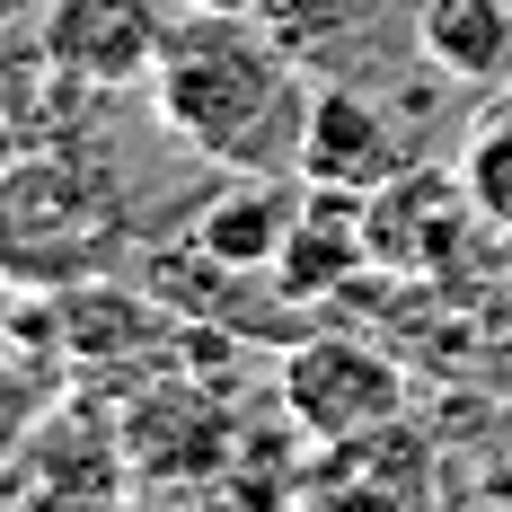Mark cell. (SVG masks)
<instances>
[{"instance_id": "6da1fadb", "label": "cell", "mask_w": 512, "mask_h": 512, "mask_svg": "<svg viewBox=\"0 0 512 512\" xmlns=\"http://www.w3.org/2000/svg\"><path fill=\"white\" fill-rule=\"evenodd\" d=\"M142 98L168 124V142H186L204 168L301 177L309 71H301V53L283 36H265L248 9H177Z\"/></svg>"}, {"instance_id": "7a4b0ae2", "label": "cell", "mask_w": 512, "mask_h": 512, "mask_svg": "<svg viewBox=\"0 0 512 512\" xmlns=\"http://www.w3.org/2000/svg\"><path fill=\"white\" fill-rule=\"evenodd\" d=\"M142 256V204L98 142H27L0 159V292L45 301Z\"/></svg>"}, {"instance_id": "3957f363", "label": "cell", "mask_w": 512, "mask_h": 512, "mask_svg": "<svg viewBox=\"0 0 512 512\" xmlns=\"http://www.w3.org/2000/svg\"><path fill=\"white\" fill-rule=\"evenodd\" d=\"M274 371H283V415L318 451H354L407 424V371L362 336H301L283 345Z\"/></svg>"}, {"instance_id": "277c9868", "label": "cell", "mask_w": 512, "mask_h": 512, "mask_svg": "<svg viewBox=\"0 0 512 512\" xmlns=\"http://www.w3.org/2000/svg\"><path fill=\"white\" fill-rule=\"evenodd\" d=\"M362 230H371V265L380 274H407V283H442L451 265L477 256V239L495 230L477 195H468L460 168H433V159H407L389 186L362 195Z\"/></svg>"}, {"instance_id": "5b68a950", "label": "cell", "mask_w": 512, "mask_h": 512, "mask_svg": "<svg viewBox=\"0 0 512 512\" xmlns=\"http://www.w3.org/2000/svg\"><path fill=\"white\" fill-rule=\"evenodd\" d=\"M177 27V0H45L36 9V45L80 71L89 89L124 98V89H151V62Z\"/></svg>"}, {"instance_id": "8992f818", "label": "cell", "mask_w": 512, "mask_h": 512, "mask_svg": "<svg viewBox=\"0 0 512 512\" xmlns=\"http://www.w3.org/2000/svg\"><path fill=\"white\" fill-rule=\"evenodd\" d=\"M142 283L168 301V318H204V336H283V327L301 318V301H292L274 274L195 248L186 230H177L168 248L142 256Z\"/></svg>"}, {"instance_id": "52a82bcc", "label": "cell", "mask_w": 512, "mask_h": 512, "mask_svg": "<svg viewBox=\"0 0 512 512\" xmlns=\"http://www.w3.org/2000/svg\"><path fill=\"white\" fill-rule=\"evenodd\" d=\"M415 159V133L354 80H309V124H301V177L309 186H389Z\"/></svg>"}, {"instance_id": "ba28073f", "label": "cell", "mask_w": 512, "mask_h": 512, "mask_svg": "<svg viewBox=\"0 0 512 512\" xmlns=\"http://www.w3.org/2000/svg\"><path fill=\"white\" fill-rule=\"evenodd\" d=\"M0 486H18V495H124V486H142L133 477V451H124V415L89 407V398H71V407L53 398L27 424L18 468Z\"/></svg>"}, {"instance_id": "9c48e42d", "label": "cell", "mask_w": 512, "mask_h": 512, "mask_svg": "<svg viewBox=\"0 0 512 512\" xmlns=\"http://www.w3.org/2000/svg\"><path fill=\"white\" fill-rule=\"evenodd\" d=\"M239 442V415L204 398V380H159L151 398H133L124 407V451H133V477H212L221 451Z\"/></svg>"}, {"instance_id": "30bf717a", "label": "cell", "mask_w": 512, "mask_h": 512, "mask_svg": "<svg viewBox=\"0 0 512 512\" xmlns=\"http://www.w3.org/2000/svg\"><path fill=\"white\" fill-rule=\"evenodd\" d=\"M292 221H301V177L221 168V186L186 212V239H195V248H212V256H230V265L274 274V256H283V239H292Z\"/></svg>"}, {"instance_id": "8fae6325", "label": "cell", "mask_w": 512, "mask_h": 512, "mask_svg": "<svg viewBox=\"0 0 512 512\" xmlns=\"http://www.w3.org/2000/svg\"><path fill=\"white\" fill-rule=\"evenodd\" d=\"M362 265H371V230H362V195L354 186H309L301 177V221L274 256V283L301 309H318L327 292H345Z\"/></svg>"}, {"instance_id": "7c38bea8", "label": "cell", "mask_w": 512, "mask_h": 512, "mask_svg": "<svg viewBox=\"0 0 512 512\" xmlns=\"http://www.w3.org/2000/svg\"><path fill=\"white\" fill-rule=\"evenodd\" d=\"M415 53L468 98L512 89V0H415Z\"/></svg>"}, {"instance_id": "4fadbf2b", "label": "cell", "mask_w": 512, "mask_h": 512, "mask_svg": "<svg viewBox=\"0 0 512 512\" xmlns=\"http://www.w3.org/2000/svg\"><path fill=\"white\" fill-rule=\"evenodd\" d=\"M460 177H468V195H477V212L512 239V106H495L460 142Z\"/></svg>"}, {"instance_id": "5bb4252c", "label": "cell", "mask_w": 512, "mask_h": 512, "mask_svg": "<svg viewBox=\"0 0 512 512\" xmlns=\"http://www.w3.org/2000/svg\"><path fill=\"white\" fill-rule=\"evenodd\" d=\"M248 18L309 62V53H327L345 27H354V0H248Z\"/></svg>"}, {"instance_id": "9a60e30c", "label": "cell", "mask_w": 512, "mask_h": 512, "mask_svg": "<svg viewBox=\"0 0 512 512\" xmlns=\"http://www.w3.org/2000/svg\"><path fill=\"white\" fill-rule=\"evenodd\" d=\"M18 362H0V460H18V442H27V424L53 407L45 398V380H9Z\"/></svg>"}, {"instance_id": "2e32d148", "label": "cell", "mask_w": 512, "mask_h": 512, "mask_svg": "<svg viewBox=\"0 0 512 512\" xmlns=\"http://www.w3.org/2000/svg\"><path fill=\"white\" fill-rule=\"evenodd\" d=\"M36 9H45V0H0V45H9V36H27V27H36Z\"/></svg>"}, {"instance_id": "e0dca14e", "label": "cell", "mask_w": 512, "mask_h": 512, "mask_svg": "<svg viewBox=\"0 0 512 512\" xmlns=\"http://www.w3.org/2000/svg\"><path fill=\"white\" fill-rule=\"evenodd\" d=\"M177 9H248V0H177Z\"/></svg>"}, {"instance_id": "ac0fdd59", "label": "cell", "mask_w": 512, "mask_h": 512, "mask_svg": "<svg viewBox=\"0 0 512 512\" xmlns=\"http://www.w3.org/2000/svg\"><path fill=\"white\" fill-rule=\"evenodd\" d=\"M9 151H18V142H9V115H0V159H9Z\"/></svg>"}]
</instances>
